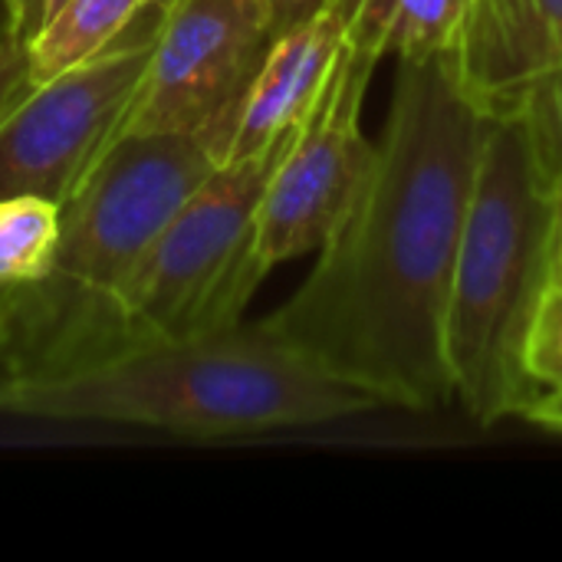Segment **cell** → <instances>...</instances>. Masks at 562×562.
<instances>
[{"label": "cell", "mask_w": 562, "mask_h": 562, "mask_svg": "<svg viewBox=\"0 0 562 562\" xmlns=\"http://www.w3.org/2000/svg\"><path fill=\"white\" fill-rule=\"evenodd\" d=\"M448 56L398 63L372 171L303 286L263 323L389 408L454 402L445 319L491 132Z\"/></svg>", "instance_id": "6da1fadb"}, {"label": "cell", "mask_w": 562, "mask_h": 562, "mask_svg": "<svg viewBox=\"0 0 562 562\" xmlns=\"http://www.w3.org/2000/svg\"><path fill=\"white\" fill-rule=\"evenodd\" d=\"M389 408L277 336L263 319L142 346L76 375L16 385L13 415L135 425L184 438L310 428Z\"/></svg>", "instance_id": "7a4b0ae2"}, {"label": "cell", "mask_w": 562, "mask_h": 562, "mask_svg": "<svg viewBox=\"0 0 562 562\" xmlns=\"http://www.w3.org/2000/svg\"><path fill=\"white\" fill-rule=\"evenodd\" d=\"M217 165L224 148L207 132L125 135L102 155L59 207L49 273L0 293V329L16 385L112 359L122 283Z\"/></svg>", "instance_id": "3957f363"}, {"label": "cell", "mask_w": 562, "mask_h": 562, "mask_svg": "<svg viewBox=\"0 0 562 562\" xmlns=\"http://www.w3.org/2000/svg\"><path fill=\"white\" fill-rule=\"evenodd\" d=\"M550 191L520 119H494L454 260L445 356L454 402L477 425L530 408L543 392L524 366V342L547 290Z\"/></svg>", "instance_id": "277c9868"}, {"label": "cell", "mask_w": 562, "mask_h": 562, "mask_svg": "<svg viewBox=\"0 0 562 562\" xmlns=\"http://www.w3.org/2000/svg\"><path fill=\"white\" fill-rule=\"evenodd\" d=\"M296 125L270 148L217 165L165 224L115 296L112 359L244 319L270 273L257 257L260 201Z\"/></svg>", "instance_id": "5b68a950"}, {"label": "cell", "mask_w": 562, "mask_h": 562, "mask_svg": "<svg viewBox=\"0 0 562 562\" xmlns=\"http://www.w3.org/2000/svg\"><path fill=\"white\" fill-rule=\"evenodd\" d=\"M158 26L161 20L132 30L105 53L30 86L0 112V198L36 194L66 204L115 145Z\"/></svg>", "instance_id": "8992f818"}, {"label": "cell", "mask_w": 562, "mask_h": 562, "mask_svg": "<svg viewBox=\"0 0 562 562\" xmlns=\"http://www.w3.org/2000/svg\"><path fill=\"white\" fill-rule=\"evenodd\" d=\"M273 40L260 0H171L119 138L207 132L227 158Z\"/></svg>", "instance_id": "52a82bcc"}, {"label": "cell", "mask_w": 562, "mask_h": 562, "mask_svg": "<svg viewBox=\"0 0 562 562\" xmlns=\"http://www.w3.org/2000/svg\"><path fill=\"white\" fill-rule=\"evenodd\" d=\"M375 66L346 43L277 161L257 217V257L267 270L319 250L352 211L375 161V145L362 132Z\"/></svg>", "instance_id": "ba28073f"}, {"label": "cell", "mask_w": 562, "mask_h": 562, "mask_svg": "<svg viewBox=\"0 0 562 562\" xmlns=\"http://www.w3.org/2000/svg\"><path fill=\"white\" fill-rule=\"evenodd\" d=\"M448 66L491 119H510L524 95L562 69V0H474Z\"/></svg>", "instance_id": "9c48e42d"}, {"label": "cell", "mask_w": 562, "mask_h": 562, "mask_svg": "<svg viewBox=\"0 0 562 562\" xmlns=\"http://www.w3.org/2000/svg\"><path fill=\"white\" fill-rule=\"evenodd\" d=\"M359 10L362 0H326L310 20L273 40L267 63L240 105L227 161L270 148L310 112L339 49L349 43Z\"/></svg>", "instance_id": "30bf717a"}, {"label": "cell", "mask_w": 562, "mask_h": 562, "mask_svg": "<svg viewBox=\"0 0 562 562\" xmlns=\"http://www.w3.org/2000/svg\"><path fill=\"white\" fill-rule=\"evenodd\" d=\"M171 0H69L30 43V86H40L165 16Z\"/></svg>", "instance_id": "8fae6325"}, {"label": "cell", "mask_w": 562, "mask_h": 562, "mask_svg": "<svg viewBox=\"0 0 562 562\" xmlns=\"http://www.w3.org/2000/svg\"><path fill=\"white\" fill-rule=\"evenodd\" d=\"M474 0H362L349 46L372 56H398V63H425L445 56Z\"/></svg>", "instance_id": "7c38bea8"}, {"label": "cell", "mask_w": 562, "mask_h": 562, "mask_svg": "<svg viewBox=\"0 0 562 562\" xmlns=\"http://www.w3.org/2000/svg\"><path fill=\"white\" fill-rule=\"evenodd\" d=\"M59 244V204L16 194L0 198V293L40 283Z\"/></svg>", "instance_id": "4fadbf2b"}, {"label": "cell", "mask_w": 562, "mask_h": 562, "mask_svg": "<svg viewBox=\"0 0 562 562\" xmlns=\"http://www.w3.org/2000/svg\"><path fill=\"white\" fill-rule=\"evenodd\" d=\"M520 119L533 168L547 191L562 181V69L540 79L514 112Z\"/></svg>", "instance_id": "5bb4252c"}, {"label": "cell", "mask_w": 562, "mask_h": 562, "mask_svg": "<svg viewBox=\"0 0 562 562\" xmlns=\"http://www.w3.org/2000/svg\"><path fill=\"white\" fill-rule=\"evenodd\" d=\"M524 366L540 389L562 385V286H547L537 300L524 342Z\"/></svg>", "instance_id": "9a60e30c"}, {"label": "cell", "mask_w": 562, "mask_h": 562, "mask_svg": "<svg viewBox=\"0 0 562 562\" xmlns=\"http://www.w3.org/2000/svg\"><path fill=\"white\" fill-rule=\"evenodd\" d=\"M30 89L26 40L13 33L10 20H0V112H7Z\"/></svg>", "instance_id": "2e32d148"}, {"label": "cell", "mask_w": 562, "mask_h": 562, "mask_svg": "<svg viewBox=\"0 0 562 562\" xmlns=\"http://www.w3.org/2000/svg\"><path fill=\"white\" fill-rule=\"evenodd\" d=\"M69 0H0V7H3V13H7V20H10V26H13V33L16 36H23L26 43L66 7Z\"/></svg>", "instance_id": "e0dca14e"}, {"label": "cell", "mask_w": 562, "mask_h": 562, "mask_svg": "<svg viewBox=\"0 0 562 562\" xmlns=\"http://www.w3.org/2000/svg\"><path fill=\"white\" fill-rule=\"evenodd\" d=\"M326 0H260L273 36L280 40L283 33H290L293 26H300L303 20H310Z\"/></svg>", "instance_id": "ac0fdd59"}, {"label": "cell", "mask_w": 562, "mask_h": 562, "mask_svg": "<svg viewBox=\"0 0 562 562\" xmlns=\"http://www.w3.org/2000/svg\"><path fill=\"white\" fill-rule=\"evenodd\" d=\"M547 286H562V181L550 191L547 227Z\"/></svg>", "instance_id": "d6986e66"}, {"label": "cell", "mask_w": 562, "mask_h": 562, "mask_svg": "<svg viewBox=\"0 0 562 562\" xmlns=\"http://www.w3.org/2000/svg\"><path fill=\"white\" fill-rule=\"evenodd\" d=\"M524 418L533 422V425H540V428H547V431H553V435H562V385L543 389L530 402V408L524 412Z\"/></svg>", "instance_id": "ffe728a7"}, {"label": "cell", "mask_w": 562, "mask_h": 562, "mask_svg": "<svg viewBox=\"0 0 562 562\" xmlns=\"http://www.w3.org/2000/svg\"><path fill=\"white\" fill-rule=\"evenodd\" d=\"M16 389V375H13V366H10V356H7V342H3V329H0V412L7 405V395Z\"/></svg>", "instance_id": "44dd1931"}]
</instances>
